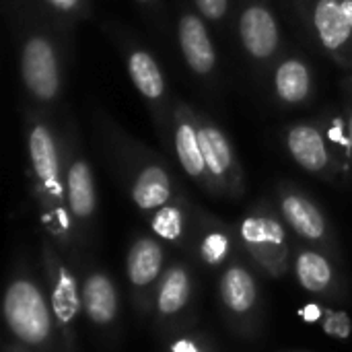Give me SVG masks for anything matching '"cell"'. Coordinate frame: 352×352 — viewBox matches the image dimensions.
<instances>
[{"label": "cell", "instance_id": "obj_1", "mask_svg": "<svg viewBox=\"0 0 352 352\" xmlns=\"http://www.w3.org/2000/svg\"><path fill=\"white\" fill-rule=\"evenodd\" d=\"M25 140L31 192L52 237L70 243L76 225L66 204V142L50 111L29 107L25 113Z\"/></svg>", "mask_w": 352, "mask_h": 352}, {"label": "cell", "instance_id": "obj_2", "mask_svg": "<svg viewBox=\"0 0 352 352\" xmlns=\"http://www.w3.org/2000/svg\"><path fill=\"white\" fill-rule=\"evenodd\" d=\"M62 31L39 4H33L19 29V72L33 107L50 111L62 97L66 52Z\"/></svg>", "mask_w": 352, "mask_h": 352}, {"label": "cell", "instance_id": "obj_3", "mask_svg": "<svg viewBox=\"0 0 352 352\" xmlns=\"http://www.w3.org/2000/svg\"><path fill=\"white\" fill-rule=\"evenodd\" d=\"M105 138L116 153L122 171L128 182V192L134 206L146 214H153L157 208L165 206L175 198V186L169 167L151 153L144 144L130 138L122 128L109 122Z\"/></svg>", "mask_w": 352, "mask_h": 352}, {"label": "cell", "instance_id": "obj_4", "mask_svg": "<svg viewBox=\"0 0 352 352\" xmlns=\"http://www.w3.org/2000/svg\"><path fill=\"white\" fill-rule=\"evenodd\" d=\"M4 320L12 336L31 349L43 346L54 332V314L41 289L29 278H14L4 295Z\"/></svg>", "mask_w": 352, "mask_h": 352}, {"label": "cell", "instance_id": "obj_5", "mask_svg": "<svg viewBox=\"0 0 352 352\" xmlns=\"http://www.w3.org/2000/svg\"><path fill=\"white\" fill-rule=\"evenodd\" d=\"M124 62L128 76L134 85V89L140 93L142 101L153 113V120L161 132V136L167 140L171 136V124H173V103L169 93L167 78L157 62V58L140 43L126 41L124 43Z\"/></svg>", "mask_w": 352, "mask_h": 352}, {"label": "cell", "instance_id": "obj_6", "mask_svg": "<svg viewBox=\"0 0 352 352\" xmlns=\"http://www.w3.org/2000/svg\"><path fill=\"white\" fill-rule=\"evenodd\" d=\"M239 237L250 256L270 274H283L289 258L285 221L266 202L252 208L239 223Z\"/></svg>", "mask_w": 352, "mask_h": 352}, {"label": "cell", "instance_id": "obj_7", "mask_svg": "<svg viewBox=\"0 0 352 352\" xmlns=\"http://www.w3.org/2000/svg\"><path fill=\"white\" fill-rule=\"evenodd\" d=\"M237 37L243 54L258 68H272L283 52V33L270 0H243L237 14Z\"/></svg>", "mask_w": 352, "mask_h": 352}, {"label": "cell", "instance_id": "obj_8", "mask_svg": "<svg viewBox=\"0 0 352 352\" xmlns=\"http://www.w3.org/2000/svg\"><path fill=\"white\" fill-rule=\"evenodd\" d=\"M202 155L212 184V194L241 196L243 194V167L229 134L206 113L198 111Z\"/></svg>", "mask_w": 352, "mask_h": 352}, {"label": "cell", "instance_id": "obj_9", "mask_svg": "<svg viewBox=\"0 0 352 352\" xmlns=\"http://www.w3.org/2000/svg\"><path fill=\"white\" fill-rule=\"evenodd\" d=\"M285 148L289 157L307 173L322 177V179H336L340 177V169L332 155L326 130L322 120H301L293 122L285 128L283 134Z\"/></svg>", "mask_w": 352, "mask_h": 352}, {"label": "cell", "instance_id": "obj_10", "mask_svg": "<svg viewBox=\"0 0 352 352\" xmlns=\"http://www.w3.org/2000/svg\"><path fill=\"white\" fill-rule=\"evenodd\" d=\"M66 142V204L76 229L91 225L97 212V188L89 159L82 153L74 126L64 130Z\"/></svg>", "mask_w": 352, "mask_h": 352}, {"label": "cell", "instance_id": "obj_11", "mask_svg": "<svg viewBox=\"0 0 352 352\" xmlns=\"http://www.w3.org/2000/svg\"><path fill=\"white\" fill-rule=\"evenodd\" d=\"M299 4L324 52L338 66L352 70V27L342 0H301Z\"/></svg>", "mask_w": 352, "mask_h": 352}, {"label": "cell", "instance_id": "obj_12", "mask_svg": "<svg viewBox=\"0 0 352 352\" xmlns=\"http://www.w3.org/2000/svg\"><path fill=\"white\" fill-rule=\"evenodd\" d=\"M171 142H173L175 157H177L184 173L212 194V184L208 177L204 155H202L198 111L182 99H175V103H173Z\"/></svg>", "mask_w": 352, "mask_h": 352}, {"label": "cell", "instance_id": "obj_13", "mask_svg": "<svg viewBox=\"0 0 352 352\" xmlns=\"http://www.w3.org/2000/svg\"><path fill=\"white\" fill-rule=\"evenodd\" d=\"M45 264H47V283H50V303L56 328L60 330L64 342L68 344V352H72L74 338V322L82 307V295L74 274L60 262L52 250L45 245Z\"/></svg>", "mask_w": 352, "mask_h": 352}, {"label": "cell", "instance_id": "obj_14", "mask_svg": "<svg viewBox=\"0 0 352 352\" xmlns=\"http://www.w3.org/2000/svg\"><path fill=\"white\" fill-rule=\"evenodd\" d=\"M177 41L182 56L198 78H212L219 68L217 45L210 37L206 21L198 14V10L184 8L177 16Z\"/></svg>", "mask_w": 352, "mask_h": 352}, {"label": "cell", "instance_id": "obj_15", "mask_svg": "<svg viewBox=\"0 0 352 352\" xmlns=\"http://www.w3.org/2000/svg\"><path fill=\"white\" fill-rule=\"evenodd\" d=\"M276 204L285 225H289L301 239L320 245L328 243L330 225L326 221V214L305 192L289 184L278 186Z\"/></svg>", "mask_w": 352, "mask_h": 352}, {"label": "cell", "instance_id": "obj_16", "mask_svg": "<svg viewBox=\"0 0 352 352\" xmlns=\"http://www.w3.org/2000/svg\"><path fill=\"white\" fill-rule=\"evenodd\" d=\"M270 87L276 103L283 107H305L316 93V74L301 56H280L270 68Z\"/></svg>", "mask_w": 352, "mask_h": 352}, {"label": "cell", "instance_id": "obj_17", "mask_svg": "<svg viewBox=\"0 0 352 352\" xmlns=\"http://www.w3.org/2000/svg\"><path fill=\"white\" fill-rule=\"evenodd\" d=\"M82 309L95 326H109L118 316V291L103 272H91L80 289Z\"/></svg>", "mask_w": 352, "mask_h": 352}, {"label": "cell", "instance_id": "obj_18", "mask_svg": "<svg viewBox=\"0 0 352 352\" xmlns=\"http://www.w3.org/2000/svg\"><path fill=\"white\" fill-rule=\"evenodd\" d=\"M163 268V248L157 239L153 237H138L130 250H128V260H126V272L128 280L136 289H144L153 285Z\"/></svg>", "mask_w": 352, "mask_h": 352}, {"label": "cell", "instance_id": "obj_19", "mask_svg": "<svg viewBox=\"0 0 352 352\" xmlns=\"http://www.w3.org/2000/svg\"><path fill=\"white\" fill-rule=\"evenodd\" d=\"M221 297L231 314H250L258 299V287L254 276L243 266H229L221 278Z\"/></svg>", "mask_w": 352, "mask_h": 352}, {"label": "cell", "instance_id": "obj_20", "mask_svg": "<svg viewBox=\"0 0 352 352\" xmlns=\"http://www.w3.org/2000/svg\"><path fill=\"white\" fill-rule=\"evenodd\" d=\"M295 274L299 285L309 293H326L334 283V268L330 260L318 250H301L295 260Z\"/></svg>", "mask_w": 352, "mask_h": 352}, {"label": "cell", "instance_id": "obj_21", "mask_svg": "<svg viewBox=\"0 0 352 352\" xmlns=\"http://www.w3.org/2000/svg\"><path fill=\"white\" fill-rule=\"evenodd\" d=\"M190 291H192V283H190L188 270L184 266L169 268L167 274L163 276V280L159 285V293H157L159 314L161 316L179 314L190 299Z\"/></svg>", "mask_w": 352, "mask_h": 352}, {"label": "cell", "instance_id": "obj_22", "mask_svg": "<svg viewBox=\"0 0 352 352\" xmlns=\"http://www.w3.org/2000/svg\"><path fill=\"white\" fill-rule=\"evenodd\" d=\"M151 229L159 239L169 243H179L186 237L188 229V208L182 196H175L165 206L157 208L151 214Z\"/></svg>", "mask_w": 352, "mask_h": 352}, {"label": "cell", "instance_id": "obj_23", "mask_svg": "<svg viewBox=\"0 0 352 352\" xmlns=\"http://www.w3.org/2000/svg\"><path fill=\"white\" fill-rule=\"evenodd\" d=\"M332 155L336 159V165L340 169L342 175H349V171L352 169V146H351V136H349V126H346V118L344 111H336L330 109L324 116H320Z\"/></svg>", "mask_w": 352, "mask_h": 352}, {"label": "cell", "instance_id": "obj_24", "mask_svg": "<svg viewBox=\"0 0 352 352\" xmlns=\"http://www.w3.org/2000/svg\"><path fill=\"white\" fill-rule=\"evenodd\" d=\"M37 4L62 31L72 29L91 8V0H37Z\"/></svg>", "mask_w": 352, "mask_h": 352}, {"label": "cell", "instance_id": "obj_25", "mask_svg": "<svg viewBox=\"0 0 352 352\" xmlns=\"http://www.w3.org/2000/svg\"><path fill=\"white\" fill-rule=\"evenodd\" d=\"M229 252H231V235H229V231L219 227V225H212L202 235L200 258L206 264L217 266V264H221V262H225L229 258Z\"/></svg>", "mask_w": 352, "mask_h": 352}, {"label": "cell", "instance_id": "obj_26", "mask_svg": "<svg viewBox=\"0 0 352 352\" xmlns=\"http://www.w3.org/2000/svg\"><path fill=\"white\" fill-rule=\"evenodd\" d=\"M198 14L206 21V23H214L221 25L225 23L227 14H229V6L231 0H192Z\"/></svg>", "mask_w": 352, "mask_h": 352}, {"label": "cell", "instance_id": "obj_27", "mask_svg": "<svg viewBox=\"0 0 352 352\" xmlns=\"http://www.w3.org/2000/svg\"><path fill=\"white\" fill-rule=\"evenodd\" d=\"M324 330L330 336L349 338V334H351V320L342 311H328L326 314V322H324Z\"/></svg>", "mask_w": 352, "mask_h": 352}, {"label": "cell", "instance_id": "obj_28", "mask_svg": "<svg viewBox=\"0 0 352 352\" xmlns=\"http://www.w3.org/2000/svg\"><path fill=\"white\" fill-rule=\"evenodd\" d=\"M301 318H303L307 324L320 322V318H322V309H320V305H316V303H309L305 309H301Z\"/></svg>", "mask_w": 352, "mask_h": 352}, {"label": "cell", "instance_id": "obj_29", "mask_svg": "<svg viewBox=\"0 0 352 352\" xmlns=\"http://www.w3.org/2000/svg\"><path fill=\"white\" fill-rule=\"evenodd\" d=\"M171 352H202V351L198 349V344H196L194 340H190V338H182V340H177V342L173 344Z\"/></svg>", "mask_w": 352, "mask_h": 352}, {"label": "cell", "instance_id": "obj_30", "mask_svg": "<svg viewBox=\"0 0 352 352\" xmlns=\"http://www.w3.org/2000/svg\"><path fill=\"white\" fill-rule=\"evenodd\" d=\"M344 118H346V126H349V136H351V146H352V93L351 97L344 103Z\"/></svg>", "mask_w": 352, "mask_h": 352}, {"label": "cell", "instance_id": "obj_31", "mask_svg": "<svg viewBox=\"0 0 352 352\" xmlns=\"http://www.w3.org/2000/svg\"><path fill=\"white\" fill-rule=\"evenodd\" d=\"M342 8H344V12L349 16V23H351L352 27V0H342Z\"/></svg>", "mask_w": 352, "mask_h": 352}, {"label": "cell", "instance_id": "obj_32", "mask_svg": "<svg viewBox=\"0 0 352 352\" xmlns=\"http://www.w3.org/2000/svg\"><path fill=\"white\" fill-rule=\"evenodd\" d=\"M138 4H142V6H155L159 0H136Z\"/></svg>", "mask_w": 352, "mask_h": 352}, {"label": "cell", "instance_id": "obj_33", "mask_svg": "<svg viewBox=\"0 0 352 352\" xmlns=\"http://www.w3.org/2000/svg\"><path fill=\"white\" fill-rule=\"evenodd\" d=\"M351 82H352V80H351Z\"/></svg>", "mask_w": 352, "mask_h": 352}]
</instances>
